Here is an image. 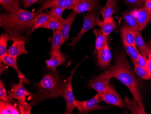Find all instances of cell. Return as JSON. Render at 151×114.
<instances>
[{
  "label": "cell",
  "mask_w": 151,
  "mask_h": 114,
  "mask_svg": "<svg viewBox=\"0 0 151 114\" xmlns=\"http://www.w3.org/2000/svg\"><path fill=\"white\" fill-rule=\"evenodd\" d=\"M36 13L19 8L15 13H6L0 16V25L12 41H28L32 33Z\"/></svg>",
  "instance_id": "cell-1"
},
{
  "label": "cell",
  "mask_w": 151,
  "mask_h": 114,
  "mask_svg": "<svg viewBox=\"0 0 151 114\" xmlns=\"http://www.w3.org/2000/svg\"><path fill=\"white\" fill-rule=\"evenodd\" d=\"M52 71L35 84L37 92L31 95L32 105L50 99L64 97L67 81L63 80L58 71Z\"/></svg>",
  "instance_id": "cell-2"
},
{
  "label": "cell",
  "mask_w": 151,
  "mask_h": 114,
  "mask_svg": "<svg viewBox=\"0 0 151 114\" xmlns=\"http://www.w3.org/2000/svg\"><path fill=\"white\" fill-rule=\"evenodd\" d=\"M111 69L113 72L114 78L119 80L129 88L139 107L145 110L137 80L130 66L125 53L119 51L116 52L115 63Z\"/></svg>",
  "instance_id": "cell-3"
},
{
  "label": "cell",
  "mask_w": 151,
  "mask_h": 114,
  "mask_svg": "<svg viewBox=\"0 0 151 114\" xmlns=\"http://www.w3.org/2000/svg\"><path fill=\"white\" fill-rule=\"evenodd\" d=\"M99 9H94L89 11L86 14L84 18V22L80 32L77 36L73 38V41L68 45L71 46H73L79 42L81 38L86 31L90 30L93 29L96 25V21L99 17Z\"/></svg>",
  "instance_id": "cell-4"
},
{
  "label": "cell",
  "mask_w": 151,
  "mask_h": 114,
  "mask_svg": "<svg viewBox=\"0 0 151 114\" xmlns=\"http://www.w3.org/2000/svg\"><path fill=\"white\" fill-rule=\"evenodd\" d=\"M114 77L113 72L111 69L105 71L97 76L90 82L89 86L95 89L100 96L104 92L109 86V81Z\"/></svg>",
  "instance_id": "cell-5"
},
{
  "label": "cell",
  "mask_w": 151,
  "mask_h": 114,
  "mask_svg": "<svg viewBox=\"0 0 151 114\" xmlns=\"http://www.w3.org/2000/svg\"><path fill=\"white\" fill-rule=\"evenodd\" d=\"M100 97V95L97 93L94 97L89 100H76L75 106L78 109L79 114H85L94 110H104L107 109L109 106H100L98 105Z\"/></svg>",
  "instance_id": "cell-6"
},
{
  "label": "cell",
  "mask_w": 151,
  "mask_h": 114,
  "mask_svg": "<svg viewBox=\"0 0 151 114\" xmlns=\"http://www.w3.org/2000/svg\"><path fill=\"white\" fill-rule=\"evenodd\" d=\"M105 102L108 104L124 108V101L112 86L109 85L107 89L100 96L99 102Z\"/></svg>",
  "instance_id": "cell-7"
},
{
  "label": "cell",
  "mask_w": 151,
  "mask_h": 114,
  "mask_svg": "<svg viewBox=\"0 0 151 114\" xmlns=\"http://www.w3.org/2000/svg\"><path fill=\"white\" fill-rule=\"evenodd\" d=\"M80 0H42L41 6L37 11V14L42 12L46 9L54 7H62L64 9H72Z\"/></svg>",
  "instance_id": "cell-8"
},
{
  "label": "cell",
  "mask_w": 151,
  "mask_h": 114,
  "mask_svg": "<svg viewBox=\"0 0 151 114\" xmlns=\"http://www.w3.org/2000/svg\"><path fill=\"white\" fill-rule=\"evenodd\" d=\"M79 64H78L76 65V68L71 71V74L69 78L67 80V85L66 87V90L64 93V98L66 102V110L65 114H71L73 113L74 109L75 108V99L73 94V90H72V81L74 73L75 72L76 70L77 69Z\"/></svg>",
  "instance_id": "cell-9"
},
{
  "label": "cell",
  "mask_w": 151,
  "mask_h": 114,
  "mask_svg": "<svg viewBox=\"0 0 151 114\" xmlns=\"http://www.w3.org/2000/svg\"><path fill=\"white\" fill-rule=\"evenodd\" d=\"M138 23L139 31L143 30L151 21V14L145 7L131 10Z\"/></svg>",
  "instance_id": "cell-10"
},
{
  "label": "cell",
  "mask_w": 151,
  "mask_h": 114,
  "mask_svg": "<svg viewBox=\"0 0 151 114\" xmlns=\"http://www.w3.org/2000/svg\"><path fill=\"white\" fill-rule=\"evenodd\" d=\"M8 93L11 99H16L19 101L25 100L26 97L31 95L22 82H19L18 84L12 83L11 85V89Z\"/></svg>",
  "instance_id": "cell-11"
},
{
  "label": "cell",
  "mask_w": 151,
  "mask_h": 114,
  "mask_svg": "<svg viewBox=\"0 0 151 114\" xmlns=\"http://www.w3.org/2000/svg\"><path fill=\"white\" fill-rule=\"evenodd\" d=\"M101 7L98 0H80L72 8L77 14L90 11L94 9H100Z\"/></svg>",
  "instance_id": "cell-12"
},
{
  "label": "cell",
  "mask_w": 151,
  "mask_h": 114,
  "mask_svg": "<svg viewBox=\"0 0 151 114\" xmlns=\"http://www.w3.org/2000/svg\"><path fill=\"white\" fill-rule=\"evenodd\" d=\"M97 61L99 66L101 68L108 67L112 60V56L108 43L96 54Z\"/></svg>",
  "instance_id": "cell-13"
},
{
  "label": "cell",
  "mask_w": 151,
  "mask_h": 114,
  "mask_svg": "<svg viewBox=\"0 0 151 114\" xmlns=\"http://www.w3.org/2000/svg\"><path fill=\"white\" fill-rule=\"evenodd\" d=\"M77 13L73 11L67 18L64 19L62 17L59 19V20L62 24V28L60 31L62 36L64 43L69 39V31L72 24L77 17Z\"/></svg>",
  "instance_id": "cell-14"
},
{
  "label": "cell",
  "mask_w": 151,
  "mask_h": 114,
  "mask_svg": "<svg viewBox=\"0 0 151 114\" xmlns=\"http://www.w3.org/2000/svg\"><path fill=\"white\" fill-rule=\"evenodd\" d=\"M17 58L11 57L7 53L6 54V55L3 56L1 59L0 60V62H3L7 65L8 66H11L15 70L18 75L19 82H22L23 83H25L26 84L29 85L30 84V81H29V80L27 79L25 76L19 69L17 64Z\"/></svg>",
  "instance_id": "cell-15"
},
{
  "label": "cell",
  "mask_w": 151,
  "mask_h": 114,
  "mask_svg": "<svg viewBox=\"0 0 151 114\" xmlns=\"http://www.w3.org/2000/svg\"><path fill=\"white\" fill-rule=\"evenodd\" d=\"M66 61V58L64 54L59 50L52 55L50 59L45 60L47 68L51 71H57L56 68L59 65L64 64Z\"/></svg>",
  "instance_id": "cell-16"
},
{
  "label": "cell",
  "mask_w": 151,
  "mask_h": 114,
  "mask_svg": "<svg viewBox=\"0 0 151 114\" xmlns=\"http://www.w3.org/2000/svg\"><path fill=\"white\" fill-rule=\"evenodd\" d=\"M26 41H15L8 49V53L11 57L17 58L22 55L26 54L28 52L25 49Z\"/></svg>",
  "instance_id": "cell-17"
},
{
  "label": "cell",
  "mask_w": 151,
  "mask_h": 114,
  "mask_svg": "<svg viewBox=\"0 0 151 114\" xmlns=\"http://www.w3.org/2000/svg\"><path fill=\"white\" fill-rule=\"evenodd\" d=\"M96 25L100 26L101 30L105 35L108 36L116 28V25L112 17L101 21L98 18L96 21Z\"/></svg>",
  "instance_id": "cell-18"
},
{
  "label": "cell",
  "mask_w": 151,
  "mask_h": 114,
  "mask_svg": "<svg viewBox=\"0 0 151 114\" xmlns=\"http://www.w3.org/2000/svg\"><path fill=\"white\" fill-rule=\"evenodd\" d=\"M49 40L52 43L51 48L50 52V56L52 57L60 50V47L64 42L62 36L59 30H53V35Z\"/></svg>",
  "instance_id": "cell-19"
},
{
  "label": "cell",
  "mask_w": 151,
  "mask_h": 114,
  "mask_svg": "<svg viewBox=\"0 0 151 114\" xmlns=\"http://www.w3.org/2000/svg\"><path fill=\"white\" fill-rule=\"evenodd\" d=\"M119 33L122 41L130 46L135 47V33L126 25H123L119 30Z\"/></svg>",
  "instance_id": "cell-20"
},
{
  "label": "cell",
  "mask_w": 151,
  "mask_h": 114,
  "mask_svg": "<svg viewBox=\"0 0 151 114\" xmlns=\"http://www.w3.org/2000/svg\"><path fill=\"white\" fill-rule=\"evenodd\" d=\"M117 0H107L106 4L102 8L100 13L103 20L111 17L117 8Z\"/></svg>",
  "instance_id": "cell-21"
},
{
  "label": "cell",
  "mask_w": 151,
  "mask_h": 114,
  "mask_svg": "<svg viewBox=\"0 0 151 114\" xmlns=\"http://www.w3.org/2000/svg\"><path fill=\"white\" fill-rule=\"evenodd\" d=\"M123 15L126 23V25L128 27L132 29L135 33L140 32L136 18L133 14L131 10L125 11L123 13Z\"/></svg>",
  "instance_id": "cell-22"
},
{
  "label": "cell",
  "mask_w": 151,
  "mask_h": 114,
  "mask_svg": "<svg viewBox=\"0 0 151 114\" xmlns=\"http://www.w3.org/2000/svg\"><path fill=\"white\" fill-rule=\"evenodd\" d=\"M93 32L96 36V42H95L94 54H96L104 46L105 44L107 43V36L104 35L101 30H93Z\"/></svg>",
  "instance_id": "cell-23"
},
{
  "label": "cell",
  "mask_w": 151,
  "mask_h": 114,
  "mask_svg": "<svg viewBox=\"0 0 151 114\" xmlns=\"http://www.w3.org/2000/svg\"><path fill=\"white\" fill-rule=\"evenodd\" d=\"M5 102L1 99L0 101V114H19V110L17 105H14L12 102Z\"/></svg>",
  "instance_id": "cell-24"
},
{
  "label": "cell",
  "mask_w": 151,
  "mask_h": 114,
  "mask_svg": "<svg viewBox=\"0 0 151 114\" xmlns=\"http://www.w3.org/2000/svg\"><path fill=\"white\" fill-rule=\"evenodd\" d=\"M135 43L137 49L141 55L148 57L150 52V49L145 43L140 32L135 33Z\"/></svg>",
  "instance_id": "cell-25"
},
{
  "label": "cell",
  "mask_w": 151,
  "mask_h": 114,
  "mask_svg": "<svg viewBox=\"0 0 151 114\" xmlns=\"http://www.w3.org/2000/svg\"><path fill=\"white\" fill-rule=\"evenodd\" d=\"M0 4L7 13H15L20 8L19 0H0Z\"/></svg>",
  "instance_id": "cell-26"
},
{
  "label": "cell",
  "mask_w": 151,
  "mask_h": 114,
  "mask_svg": "<svg viewBox=\"0 0 151 114\" xmlns=\"http://www.w3.org/2000/svg\"><path fill=\"white\" fill-rule=\"evenodd\" d=\"M124 106L125 108L129 109L131 113L133 114H146V112L145 110L141 109L139 107L136 102L133 99H129L127 96H125L124 100Z\"/></svg>",
  "instance_id": "cell-27"
},
{
  "label": "cell",
  "mask_w": 151,
  "mask_h": 114,
  "mask_svg": "<svg viewBox=\"0 0 151 114\" xmlns=\"http://www.w3.org/2000/svg\"><path fill=\"white\" fill-rule=\"evenodd\" d=\"M50 19V17L48 13L44 12L40 13L38 15H36L34 20L33 28H32V32L37 29L42 28V26Z\"/></svg>",
  "instance_id": "cell-28"
},
{
  "label": "cell",
  "mask_w": 151,
  "mask_h": 114,
  "mask_svg": "<svg viewBox=\"0 0 151 114\" xmlns=\"http://www.w3.org/2000/svg\"><path fill=\"white\" fill-rule=\"evenodd\" d=\"M122 45L125 49L128 55L131 59V61L134 65H135L137 59L138 58L140 53L135 47L128 45L125 42L122 41Z\"/></svg>",
  "instance_id": "cell-29"
},
{
  "label": "cell",
  "mask_w": 151,
  "mask_h": 114,
  "mask_svg": "<svg viewBox=\"0 0 151 114\" xmlns=\"http://www.w3.org/2000/svg\"><path fill=\"white\" fill-rule=\"evenodd\" d=\"M10 39L9 35L6 33H2L0 36V60L4 55L8 53L7 49V44Z\"/></svg>",
  "instance_id": "cell-30"
},
{
  "label": "cell",
  "mask_w": 151,
  "mask_h": 114,
  "mask_svg": "<svg viewBox=\"0 0 151 114\" xmlns=\"http://www.w3.org/2000/svg\"><path fill=\"white\" fill-rule=\"evenodd\" d=\"M42 28L60 30L62 28V24L59 20L50 19L42 26Z\"/></svg>",
  "instance_id": "cell-31"
},
{
  "label": "cell",
  "mask_w": 151,
  "mask_h": 114,
  "mask_svg": "<svg viewBox=\"0 0 151 114\" xmlns=\"http://www.w3.org/2000/svg\"><path fill=\"white\" fill-rule=\"evenodd\" d=\"M17 105L20 114H30L31 113L32 104L27 102L26 100H18Z\"/></svg>",
  "instance_id": "cell-32"
},
{
  "label": "cell",
  "mask_w": 151,
  "mask_h": 114,
  "mask_svg": "<svg viewBox=\"0 0 151 114\" xmlns=\"http://www.w3.org/2000/svg\"><path fill=\"white\" fill-rule=\"evenodd\" d=\"M134 71L138 76L142 79L145 80L151 79V76L145 68L135 65H134Z\"/></svg>",
  "instance_id": "cell-33"
},
{
  "label": "cell",
  "mask_w": 151,
  "mask_h": 114,
  "mask_svg": "<svg viewBox=\"0 0 151 114\" xmlns=\"http://www.w3.org/2000/svg\"><path fill=\"white\" fill-rule=\"evenodd\" d=\"M65 9L62 7H54L51 9L50 11L47 13L50 19H51L59 20L62 17V14Z\"/></svg>",
  "instance_id": "cell-34"
},
{
  "label": "cell",
  "mask_w": 151,
  "mask_h": 114,
  "mask_svg": "<svg viewBox=\"0 0 151 114\" xmlns=\"http://www.w3.org/2000/svg\"><path fill=\"white\" fill-rule=\"evenodd\" d=\"M0 99L5 102H10L12 100L9 97L8 93L7 92L4 83L1 80L0 81Z\"/></svg>",
  "instance_id": "cell-35"
},
{
  "label": "cell",
  "mask_w": 151,
  "mask_h": 114,
  "mask_svg": "<svg viewBox=\"0 0 151 114\" xmlns=\"http://www.w3.org/2000/svg\"><path fill=\"white\" fill-rule=\"evenodd\" d=\"M148 59V58H147V57L143 56L141 54H139L138 58L137 59L135 65H138L143 68H145L146 64L147 62Z\"/></svg>",
  "instance_id": "cell-36"
},
{
  "label": "cell",
  "mask_w": 151,
  "mask_h": 114,
  "mask_svg": "<svg viewBox=\"0 0 151 114\" xmlns=\"http://www.w3.org/2000/svg\"><path fill=\"white\" fill-rule=\"evenodd\" d=\"M130 5L134 6L136 7H142L143 6L145 1L143 0H124Z\"/></svg>",
  "instance_id": "cell-37"
},
{
  "label": "cell",
  "mask_w": 151,
  "mask_h": 114,
  "mask_svg": "<svg viewBox=\"0 0 151 114\" xmlns=\"http://www.w3.org/2000/svg\"><path fill=\"white\" fill-rule=\"evenodd\" d=\"M40 0H22L23 6L24 8H28Z\"/></svg>",
  "instance_id": "cell-38"
},
{
  "label": "cell",
  "mask_w": 151,
  "mask_h": 114,
  "mask_svg": "<svg viewBox=\"0 0 151 114\" xmlns=\"http://www.w3.org/2000/svg\"><path fill=\"white\" fill-rule=\"evenodd\" d=\"M143 7H145L148 12L151 14V1H147L143 4Z\"/></svg>",
  "instance_id": "cell-39"
},
{
  "label": "cell",
  "mask_w": 151,
  "mask_h": 114,
  "mask_svg": "<svg viewBox=\"0 0 151 114\" xmlns=\"http://www.w3.org/2000/svg\"><path fill=\"white\" fill-rule=\"evenodd\" d=\"M8 66L7 65L5 64V63L1 62H0V73L1 74L3 72L6 70L7 66Z\"/></svg>",
  "instance_id": "cell-40"
},
{
  "label": "cell",
  "mask_w": 151,
  "mask_h": 114,
  "mask_svg": "<svg viewBox=\"0 0 151 114\" xmlns=\"http://www.w3.org/2000/svg\"><path fill=\"white\" fill-rule=\"evenodd\" d=\"M145 68L151 76V60L148 59L145 65Z\"/></svg>",
  "instance_id": "cell-41"
},
{
  "label": "cell",
  "mask_w": 151,
  "mask_h": 114,
  "mask_svg": "<svg viewBox=\"0 0 151 114\" xmlns=\"http://www.w3.org/2000/svg\"><path fill=\"white\" fill-rule=\"evenodd\" d=\"M146 44L147 45V46H148L150 49H151V38H150V40L147 41Z\"/></svg>",
  "instance_id": "cell-42"
},
{
  "label": "cell",
  "mask_w": 151,
  "mask_h": 114,
  "mask_svg": "<svg viewBox=\"0 0 151 114\" xmlns=\"http://www.w3.org/2000/svg\"><path fill=\"white\" fill-rule=\"evenodd\" d=\"M148 58L149 59L151 60V49H150V52H149V55H148Z\"/></svg>",
  "instance_id": "cell-43"
},
{
  "label": "cell",
  "mask_w": 151,
  "mask_h": 114,
  "mask_svg": "<svg viewBox=\"0 0 151 114\" xmlns=\"http://www.w3.org/2000/svg\"><path fill=\"white\" fill-rule=\"evenodd\" d=\"M143 1H145H145H151V0H143Z\"/></svg>",
  "instance_id": "cell-44"
}]
</instances>
